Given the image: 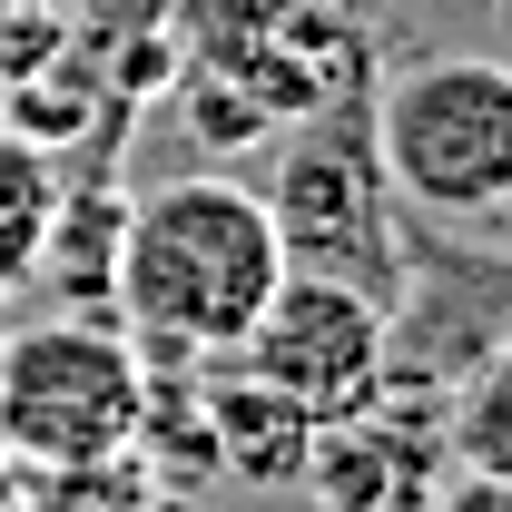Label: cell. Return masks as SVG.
<instances>
[{"label":"cell","mask_w":512,"mask_h":512,"mask_svg":"<svg viewBox=\"0 0 512 512\" xmlns=\"http://www.w3.org/2000/svg\"><path fill=\"white\" fill-rule=\"evenodd\" d=\"M60 207H69V197H60L50 148L20 138V128H0V296L60 247Z\"/></svg>","instance_id":"52a82bcc"},{"label":"cell","mask_w":512,"mask_h":512,"mask_svg":"<svg viewBox=\"0 0 512 512\" xmlns=\"http://www.w3.org/2000/svg\"><path fill=\"white\" fill-rule=\"evenodd\" d=\"M20 512H168L138 453H99V463H40L20 473Z\"/></svg>","instance_id":"ba28073f"},{"label":"cell","mask_w":512,"mask_h":512,"mask_svg":"<svg viewBox=\"0 0 512 512\" xmlns=\"http://www.w3.org/2000/svg\"><path fill=\"white\" fill-rule=\"evenodd\" d=\"M444 444L463 473H503L512 483V335L463 375V394H453V414H444Z\"/></svg>","instance_id":"9c48e42d"},{"label":"cell","mask_w":512,"mask_h":512,"mask_svg":"<svg viewBox=\"0 0 512 512\" xmlns=\"http://www.w3.org/2000/svg\"><path fill=\"white\" fill-rule=\"evenodd\" d=\"M276 247L306 276H335V286H365L384 316L404 296V227H394V188H384L375 148H335V138H306L286 168H276Z\"/></svg>","instance_id":"5b68a950"},{"label":"cell","mask_w":512,"mask_h":512,"mask_svg":"<svg viewBox=\"0 0 512 512\" xmlns=\"http://www.w3.org/2000/svg\"><path fill=\"white\" fill-rule=\"evenodd\" d=\"M207 444H217L227 473H247V483H296L316 424H306L286 394H266L256 375H227L217 394H207Z\"/></svg>","instance_id":"8992f818"},{"label":"cell","mask_w":512,"mask_h":512,"mask_svg":"<svg viewBox=\"0 0 512 512\" xmlns=\"http://www.w3.org/2000/svg\"><path fill=\"white\" fill-rule=\"evenodd\" d=\"M424 512H512V483H503V473H463V463H453V483H434Z\"/></svg>","instance_id":"30bf717a"},{"label":"cell","mask_w":512,"mask_h":512,"mask_svg":"<svg viewBox=\"0 0 512 512\" xmlns=\"http://www.w3.org/2000/svg\"><path fill=\"white\" fill-rule=\"evenodd\" d=\"M227 365L256 375L266 394H286L306 424H345V414L384 404V384H394V316L365 286H335V276L286 266Z\"/></svg>","instance_id":"277c9868"},{"label":"cell","mask_w":512,"mask_h":512,"mask_svg":"<svg viewBox=\"0 0 512 512\" xmlns=\"http://www.w3.org/2000/svg\"><path fill=\"white\" fill-rule=\"evenodd\" d=\"M286 247L266 197L237 178H168L128 207L119 256H109V296L138 355H178V365H217L237 355L256 306L276 296Z\"/></svg>","instance_id":"6da1fadb"},{"label":"cell","mask_w":512,"mask_h":512,"mask_svg":"<svg viewBox=\"0 0 512 512\" xmlns=\"http://www.w3.org/2000/svg\"><path fill=\"white\" fill-rule=\"evenodd\" d=\"M0 512H20V463L0 453Z\"/></svg>","instance_id":"8fae6325"},{"label":"cell","mask_w":512,"mask_h":512,"mask_svg":"<svg viewBox=\"0 0 512 512\" xmlns=\"http://www.w3.org/2000/svg\"><path fill=\"white\" fill-rule=\"evenodd\" d=\"M10 10H60V0H0V20H10Z\"/></svg>","instance_id":"7c38bea8"},{"label":"cell","mask_w":512,"mask_h":512,"mask_svg":"<svg viewBox=\"0 0 512 512\" xmlns=\"http://www.w3.org/2000/svg\"><path fill=\"white\" fill-rule=\"evenodd\" d=\"M138 414H148V355L128 345V325L50 316L0 335V453L20 473L138 453Z\"/></svg>","instance_id":"3957f363"},{"label":"cell","mask_w":512,"mask_h":512,"mask_svg":"<svg viewBox=\"0 0 512 512\" xmlns=\"http://www.w3.org/2000/svg\"><path fill=\"white\" fill-rule=\"evenodd\" d=\"M375 168L394 207H414V217L512 207V60L453 50V60L394 69L375 109Z\"/></svg>","instance_id":"7a4b0ae2"}]
</instances>
